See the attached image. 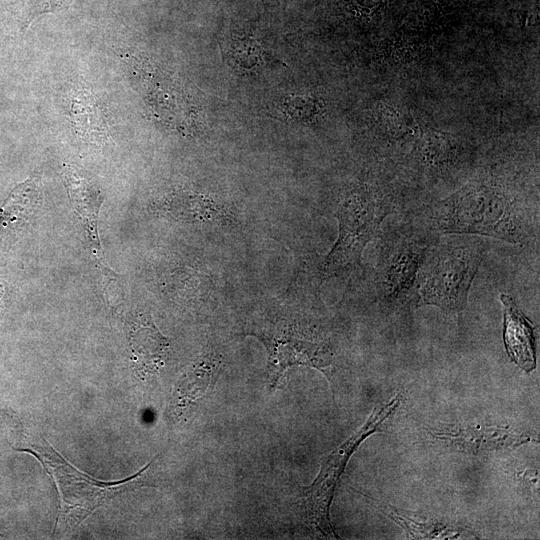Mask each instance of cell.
Listing matches in <instances>:
<instances>
[{
  "label": "cell",
  "mask_w": 540,
  "mask_h": 540,
  "mask_svg": "<svg viewBox=\"0 0 540 540\" xmlns=\"http://www.w3.org/2000/svg\"><path fill=\"white\" fill-rule=\"evenodd\" d=\"M420 213L415 220L437 236L480 235L523 244L538 234L537 204L493 178L473 180Z\"/></svg>",
  "instance_id": "1"
},
{
  "label": "cell",
  "mask_w": 540,
  "mask_h": 540,
  "mask_svg": "<svg viewBox=\"0 0 540 540\" xmlns=\"http://www.w3.org/2000/svg\"><path fill=\"white\" fill-rule=\"evenodd\" d=\"M485 250V242L479 239L437 242L418 275L416 307L435 306L447 313H462Z\"/></svg>",
  "instance_id": "2"
},
{
  "label": "cell",
  "mask_w": 540,
  "mask_h": 540,
  "mask_svg": "<svg viewBox=\"0 0 540 540\" xmlns=\"http://www.w3.org/2000/svg\"><path fill=\"white\" fill-rule=\"evenodd\" d=\"M379 236L377 295L382 305L400 307L415 293L420 270L439 236L416 220L387 229Z\"/></svg>",
  "instance_id": "3"
},
{
  "label": "cell",
  "mask_w": 540,
  "mask_h": 540,
  "mask_svg": "<svg viewBox=\"0 0 540 540\" xmlns=\"http://www.w3.org/2000/svg\"><path fill=\"white\" fill-rule=\"evenodd\" d=\"M392 208L391 201L378 188L368 184L350 187L337 206L339 235L323 261L322 272L336 275L358 267L364 248L379 237L381 224Z\"/></svg>",
  "instance_id": "4"
},
{
  "label": "cell",
  "mask_w": 540,
  "mask_h": 540,
  "mask_svg": "<svg viewBox=\"0 0 540 540\" xmlns=\"http://www.w3.org/2000/svg\"><path fill=\"white\" fill-rule=\"evenodd\" d=\"M396 393L386 403L374 409L367 421L322 463L320 472L301 494V507L308 522L323 536L339 538L330 520V506L337 484L357 447L370 435L380 431L383 423L393 415L402 402Z\"/></svg>",
  "instance_id": "5"
},
{
  "label": "cell",
  "mask_w": 540,
  "mask_h": 540,
  "mask_svg": "<svg viewBox=\"0 0 540 540\" xmlns=\"http://www.w3.org/2000/svg\"><path fill=\"white\" fill-rule=\"evenodd\" d=\"M62 178L72 207L80 220L97 263L105 261L98 233V218L103 194L99 185L83 169L72 164L62 168Z\"/></svg>",
  "instance_id": "6"
},
{
  "label": "cell",
  "mask_w": 540,
  "mask_h": 540,
  "mask_svg": "<svg viewBox=\"0 0 540 540\" xmlns=\"http://www.w3.org/2000/svg\"><path fill=\"white\" fill-rule=\"evenodd\" d=\"M430 433L442 445L472 454L518 447L531 441L529 435L503 426H457L432 429Z\"/></svg>",
  "instance_id": "7"
},
{
  "label": "cell",
  "mask_w": 540,
  "mask_h": 540,
  "mask_svg": "<svg viewBox=\"0 0 540 540\" xmlns=\"http://www.w3.org/2000/svg\"><path fill=\"white\" fill-rule=\"evenodd\" d=\"M127 339L136 375L140 379L158 375L169 356L170 340L159 331L149 314L139 313L129 320Z\"/></svg>",
  "instance_id": "8"
},
{
  "label": "cell",
  "mask_w": 540,
  "mask_h": 540,
  "mask_svg": "<svg viewBox=\"0 0 540 540\" xmlns=\"http://www.w3.org/2000/svg\"><path fill=\"white\" fill-rule=\"evenodd\" d=\"M42 201L40 178L31 176L18 184L0 207V255L25 233Z\"/></svg>",
  "instance_id": "9"
},
{
  "label": "cell",
  "mask_w": 540,
  "mask_h": 540,
  "mask_svg": "<svg viewBox=\"0 0 540 540\" xmlns=\"http://www.w3.org/2000/svg\"><path fill=\"white\" fill-rule=\"evenodd\" d=\"M269 384L279 385L291 366L306 365L323 372L331 380L332 354L327 347L306 340L283 337L269 343Z\"/></svg>",
  "instance_id": "10"
},
{
  "label": "cell",
  "mask_w": 540,
  "mask_h": 540,
  "mask_svg": "<svg viewBox=\"0 0 540 540\" xmlns=\"http://www.w3.org/2000/svg\"><path fill=\"white\" fill-rule=\"evenodd\" d=\"M503 306V339L510 359L525 372L536 367L535 326L518 308L514 299L500 294Z\"/></svg>",
  "instance_id": "11"
},
{
  "label": "cell",
  "mask_w": 540,
  "mask_h": 540,
  "mask_svg": "<svg viewBox=\"0 0 540 540\" xmlns=\"http://www.w3.org/2000/svg\"><path fill=\"white\" fill-rule=\"evenodd\" d=\"M68 115L78 137L84 142L95 146L111 143L105 110L89 89L78 87L71 91Z\"/></svg>",
  "instance_id": "12"
},
{
  "label": "cell",
  "mask_w": 540,
  "mask_h": 540,
  "mask_svg": "<svg viewBox=\"0 0 540 540\" xmlns=\"http://www.w3.org/2000/svg\"><path fill=\"white\" fill-rule=\"evenodd\" d=\"M217 365L214 360L203 359L197 362L180 379L171 400V415L180 419L206 393L216 376Z\"/></svg>",
  "instance_id": "13"
},
{
  "label": "cell",
  "mask_w": 540,
  "mask_h": 540,
  "mask_svg": "<svg viewBox=\"0 0 540 540\" xmlns=\"http://www.w3.org/2000/svg\"><path fill=\"white\" fill-rule=\"evenodd\" d=\"M418 153L425 165L443 168L451 165L457 157V144L448 135L432 130L422 136Z\"/></svg>",
  "instance_id": "14"
},
{
  "label": "cell",
  "mask_w": 540,
  "mask_h": 540,
  "mask_svg": "<svg viewBox=\"0 0 540 540\" xmlns=\"http://www.w3.org/2000/svg\"><path fill=\"white\" fill-rule=\"evenodd\" d=\"M166 213L175 219L187 221L209 220L218 215L212 202L197 195L175 194L165 204Z\"/></svg>",
  "instance_id": "15"
},
{
  "label": "cell",
  "mask_w": 540,
  "mask_h": 540,
  "mask_svg": "<svg viewBox=\"0 0 540 540\" xmlns=\"http://www.w3.org/2000/svg\"><path fill=\"white\" fill-rule=\"evenodd\" d=\"M388 515L414 539H451L461 535L459 528L435 521H416L392 507Z\"/></svg>",
  "instance_id": "16"
},
{
  "label": "cell",
  "mask_w": 540,
  "mask_h": 540,
  "mask_svg": "<svg viewBox=\"0 0 540 540\" xmlns=\"http://www.w3.org/2000/svg\"><path fill=\"white\" fill-rule=\"evenodd\" d=\"M97 264L101 273L104 296L107 297L110 303H114L116 306L119 305L117 300H122L125 296L119 275L105 261Z\"/></svg>",
  "instance_id": "17"
},
{
  "label": "cell",
  "mask_w": 540,
  "mask_h": 540,
  "mask_svg": "<svg viewBox=\"0 0 540 540\" xmlns=\"http://www.w3.org/2000/svg\"><path fill=\"white\" fill-rule=\"evenodd\" d=\"M284 114L291 118L304 119L316 114V104L313 99L292 97L283 105Z\"/></svg>",
  "instance_id": "18"
},
{
  "label": "cell",
  "mask_w": 540,
  "mask_h": 540,
  "mask_svg": "<svg viewBox=\"0 0 540 540\" xmlns=\"http://www.w3.org/2000/svg\"><path fill=\"white\" fill-rule=\"evenodd\" d=\"M70 0H42L41 4L35 9L34 17L47 13L57 11L69 3Z\"/></svg>",
  "instance_id": "19"
},
{
  "label": "cell",
  "mask_w": 540,
  "mask_h": 540,
  "mask_svg": "<svg viewBox=\"0 0 540 540\" xmlns=\"http://www.w3.org/2000/svg\"><path fill=\"white\" fill-rule=\"evenodd\" d=\"M5 299V286L2 281H0V310L3 308Z\"/></svg>",
  "instance_id": "20"
}]
</instances>
